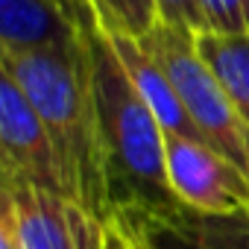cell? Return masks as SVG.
<instances>
[{"label":"cell","mask_w":249,"mask_h":249,"mask_svg":"<svg viewBox=\"0 0 249 249\" xmlns=\"http://www.w3.org/2000/svg\"><path fill=\"white\" fill-rule=\"evenodd\" d=\"M12 199L21 249H129L111 226L65 194L36 185H3Z\"/></svg>","instance_id":"obj_4"},{"label":"cell","mask_w":249,"mask_h":249,"mask_svg":"<svg viewBox=\"0 0 249 249\" xmlns=\"http://www.w3.org/2000/svg\"><path fill=\"white\" fill-rule=\"evenodd\" d=\"M106 33H108V41L117 53V59L123 62V68H126L132 85L138 88L141 100L150 106V111L156 114L159 120V126L164 135H176V138H194V141H202L199 129L194 126V120L191 114L185 111L179 94L173 91L167 73L161 71V65L141 47V41L129 33H123L117 27H108L103 21Z\"/></svg>","instance_id":"obj_8"},{"label":"cell","mask_w":249,"mask_h":249,"mask_svg":"<svg viewBox=\"0 0 249 249\" xmlns=\"http://www.w3.org/2000/svg\"><path fill=\"white\" fill-rule=\"evenodd\" d=\"M159 3V21H167L173 27H185L196 36L208 33V21L202 15L199 0H156Z\"/></svg>","instance_id":"obj_12"},{"label":"cell","mask_w":249,"mask_h":249,"mask_svg":"<svg viewBox=\"0 0 249 249\" xmlns=\"http://www.w3.org/2000/svg\"><path fill=\"white\" fill-rule=\"evenodd\" d=\"M94 27L65 47L33 53H0V73H6L27 94V100L44 120L62 164L65 194L106 223L88 44Z\"/></svg>","instance_id":"obj_2"},{"label":"cell","mask_w":249,"mask_h":249,"mask_svg":"<svg viewBox=\"0 0 249 249\" xmlns=\"http://www.w3.org/2000/svg\"><path fill=\"white\" fill-rule=\"evenodd\" d=\"M138 41L167 73L202 141L211 144L249 176V126L231 106L214 71L199 56L196 33L173 27L167 21H156V27Z\"/></svg>","instance_id":"obj_3"},{"label":"cell","mask_w":249,"mask_h":249,"mask_svg":"<svg viewBox=\"0 0 249 249\" xmlns=\"http://www.w3.org/2000/svg\"><path fill=\"white\" fill-rule=\"evenodd\" d=\"M91 85L106 196V226L114 231L156 214L176 199L167 182L164 132L141 100L100 24L91 33Z\"/></svg>","instance_id":"obj_1"},{"label":"cell","mask_w":249,"mask_h":249,"mask_svg":"<svg viewBox=\"0 0 249 249\" xmlns=\"http://www.w3.org/2000/svg\"><path fill=\"white\" fill-rule=\"evenodd\" d=\"M0 150L3 185H36L65 194V176L53 138L27 94L6 73H0Z\"/></svg>","instance_id":"obj_5"},{"label":"cell","mask_w":249,"mask_h":249,"mask_svg":"<svg viewBox=\"0 0 249 249\" xmlns=\"http://www.w3.org/2000/svg\"><path fill=\"white\" fill-rule=\"evenodd\" d=\"M0 249H21V246H18V234H15L12 199H9L6 194L0 196Z\"/></svg>","instance_id":"obj_13"},{"label":"cell","mask_w":249,"mask_h":249,"mask_svg":"<svg viewBox=\"0 0 249 249\" xmlns=\"http://www.w3.org/2000/svg\"><path fill=\"white\" fill-rule=\"evenodd\" d=\"M196 50L249 126V33H202Z\"/></svg>","instance_id":"obj_9"},{"label":"cell","mask_w":249,"mask_h":249,"mask_svg":"<svg viewBox=\"0 0 249 249\" xmlns=\"http://www.w3.org/2000/svg\"><path fill=\"white\" fill-rule=\"evenodd\" d=\"M164 161L179 202L202 211L249 208V176L211 144L164 135Z\"/></svg>","instance_id":"obj_7"},{"label":"cell","mask_w":249,"mask_h":249,"mask_svg":"<svg viewBox=\"0 0 249 249\" xmlns=\"http://www.w3.org/2000/svg\"><path fill=\"white\" fill-rule=\"evenodd\" d=\"M117 234L129 249H249V208L202 211L173 202Z\"/></svg>","instance_id":"obj_6"},{"label":"cell","mask_w":249,"mask_h":249,"mask_svg":"<svg viewBox=\"0 0 249 249\" xmlns=\"http://www.w3.org/2000/svg\"><path fill=\"white\" fill-rule=\"evenodd\" d=\"M100 18L108 27H117L135 38L147 36L159 21V3L156 0H94Z\"/></svg>","instance_id":"obj_10"},{"label":"cell","mask_w":249,"mask_h":249,"mask_svg":"<svg viewBox=\"0 0 249 249\" xmlns=\"http://www.w3.org/2000/svg\"><path fill=\"white\" fill-rule=\"evenodd\" d=\"M208 33H249V0H199Z\"/></svg>","instance_id":"obj_11"}]
</instances>
